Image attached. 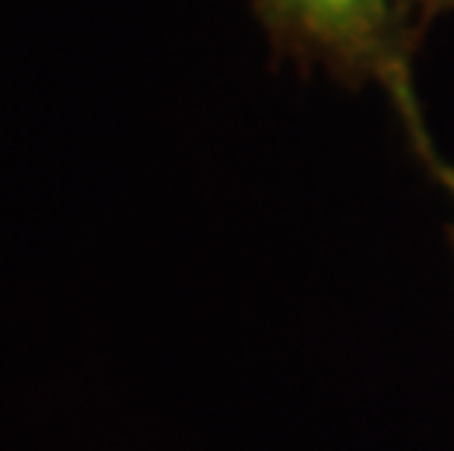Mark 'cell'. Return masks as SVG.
<instances>
[{"mask_svg": "<svg viewBox=\"0 0 454 451\" xmlns=\"http://www.w3.org/2000/svg\"><path fill=\"white\" fill-rule=\"evenodd\" d=\"M270 6L320 47L361 56L379 44L390 0H270Z\"/></svg>", "mask_w": 454, "mask_h": 451, "instance_id": "6da1fadb", "label": "cell"}]
</instances>
